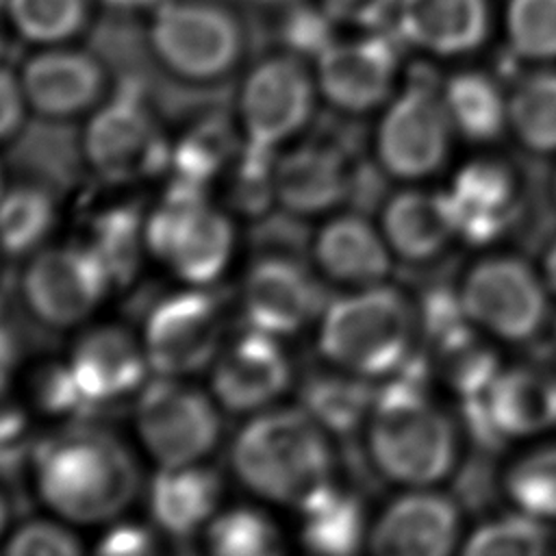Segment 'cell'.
I'll return each mask as SVG.
<instances>
[{"label":"cell","instance_id":"obj_1","mask_svg":"<svg viewBox=\"0 0 556 556\" xmlns=\"http://www.w3.org/2000/svg\"><path fill=\"white\" fill-rule=\"evenodd\" d=\"M35 486L61 519L104 523L137 497L139 469L115 434L93 426H72L37 447Z\"/></svg>","mask_w":556,"mask_h":556},{"label":"cell","instance_id":"obj_2","mask_svg":"<svg viewBox=\"0 0 556 556\" xmlns=\"http://www.w3.org/2000/svg\"><path fill=\"white\" fill-rule=\"evenodd\" d=\"M424 363L413 358L397 378L376 391L367 417V447L376 469L391 482L421 489L443 480L456 460L450 417L426 395Z\"/></svg>","mask_w":556,"mask_h":556},{"label":"cell","instance_id":"obj_3","mask_svg":"<svg viewBox=\"0 0 556 556\" xmlns=\"http://www.w3.org/2000/svg\"><path fill=\"white\" fill-rule=\"evenodd\" d=\"M230 463L243 486L285 506L300 508L332 484L328 430L304 408L252 417L232 441Z\"/></svg>","mask_w":556,"mask_h":556},{"label":"cell","instance_id":"obj_4","mask_svg":"<svg viewBox=\"0 0 556 556\" xmlns=\"http://www.w3.org/2000/svg\"><path fill=\"white\" fill-rule=\"evenodd\" d=\"M415 332L417 315L408 300L391 287L371 285L321 311L317 345L341 371L378 378L410 361Z\"/></svg>","mask_w":556,"mask_h":556},{"label":"cell","instance_id":"obj_5","mask_svg":"<svg viewBox=\"0 0 556 556\" xmlns=\"http://www.w3.org/2000/svg\"><path fill=\"white\" fill-rule=\"evenodd\" d=\"M232 245L228 217L208 204L204 185L185 178H176L146 222V248L191 285L215 280L226 269Z\"/></svg>","mask_w":556,"mask_h":556},{"label":"cell","instance_id":"obj_6","mask_svg":"<svg viewBox=\"0 0 556 556\" xmlns=\"http://www.w3.org/2000/svg\"><path fill=\"white\" fill-rule=\"evenodd\" d=\"M135 426L146 452L161 467L200 463L222 430L211 397L169 376H156L141 389Z\"/></svg>","mask_w":556,"mask_h":556},{"label":"cell","instance_id":"obj_7","mask_svg":"<svg viewBox=\"0 0 556 556\" xmlns=\"http://www.w3.org/2000/svg\"><path fill=\"white\" fill-rule=\"evenodd\" d=\"M150 41L161 63L187 80L219 78L241 54L237 22L226 11L193 0H163L154 7Z\"/></svg>","mask_w":556,"mask_h":556},{"label":"cell","instance_id":"obj_8","mask_svg":"<svg viewBox=\"0 0 556 556\" xmlns=\"http://www.w3.org/2000/svg\"><path fill=\"white\" fill-rule=\"evenodd\" d=\"M452 132L443 93L417 76L387 106L376 135V156L393 178H426L445 163Z\"/></svg>","mask_w":556,"mask_h":556},{"label":"cell","instance_id":"obj_9","mask_svg":"<svg viewBox=\"0 0 556 556\" xmlns=\"http://www.w3.org/2000/svg\"><path fill=\"white\" fill-rule=\"evenodd\" d=\"M534 269L515 256H489L476 263L460 285L467 321L506 341H526L547 315V293Z\"/></svg>","mask_w":556,"mask_h":556},{"label":"cell","instance_id":"obj_10","mask_svg":"<svg viewBox=\"0 0 556 556\" xmlns=\"http://www.w3.org/2000/svg\"><path fill=\"white\" fill-rule=\"evenodd\" d=\"M111 285L106 265L89 243L46 248L30 258L22 274L26 306L52 328H67L89 317Z\"/></svg>","mask_w":556,"mask_h":556},{"label":"cell","instance_id":"obj_11","mask_svg":"<svg viewBox=\"0 0 556 556\" xmlns=\"http://www.w3.org/2000/svg\"><path fill=\"white\" fill-rule=\"evenodd\" d=\"M83 148L91 169L111 182L156 174L172 159L156 119L135 91H119L89 119Z\"/></svg>","mask_w":556,"mask_h":556},{"label":"cell","instance_id":"obj_12","mask_svg":"<svg viewBox=\"0 0 556 556\" xmlns=\"http://www.w3.org/2000/svg\"><path fill=\"white\" fill-rule=\"evenodd\" d=\"M222 308L206 291L163 298L146 319L143 350L156 376L182 378L202 371L222 348Z\"/></svg>","mask_w":556,"mask_h":556},{"label":"cell","instance_id":"obj_13","mask_svg":"<svg viewBox=\"0 0 556 556\" xmlns=\"http://www.w3.org/2000/svg\"><path fill=\"white\" fill-rule=\"evenodd\" d=\"M313 113V80L291 56L258 63L245 78L239 115L245 141L276 148L300 132Z\"/></svg>","mask_w":556,"mask_h":556},{"label":"cell","instance_id":"obj_14","mask_svg":"<svg viewBox=\"0 0 556 556\" xmlns=\"http://www.w3.org/2000/svg\"><path fill=\"white\" fill-rule=\"evenodd\" d=\"M291 382V365L274 334L245 330L224 345L213 361L211 387L215 400L230 413H252L269 406Z\"/></svg>","mask_w":556,"mask_h":556},{"label":"cell","instance_id":"obj_15","mask_svg":"<svg viewBox=\"0 0 556 556\" xmlns=\"http://www.w3.org/2000/svg\"><path fill=\"white\" fill-rule=\"evenodd\" d=\"M397 46L382 35L330 43L317 54L321 96L345 113H365L382 104L393 87Z\"/></svg>","mask_w":556,"mask_h":556},{"label":"cell","instance_id":"obj_16","mask_svg":"<svg viewBox=\"0 0 556 556\" xmlns=\"http://www.w3.org/2000/svg\"><path fill=\"white\" fill-rule=\"evenodd\" d=\"M243 313L250 328L282 337L302 330L324 308L315 278L293 258L263 256L243 280Z\"/></svg>","mask_w":556,"mask_h":556},{"label":"cell","instance_id":"obj_17","mask_svg":"<svg viewBox=\"0 0 556 556\" xmlns=\"http://www.w3.org/2000/svg\"><path fill=\"white\" fill-rule=\"evenodd\" d=\"M460 532L456 504L421 486L393 500L367 532L378 556H445Z\"/></svg>","mask_w":556,"mask_h":556},{"label":"cell","instance_id":"obj_18","mask_svg":"<svg viewBox=\"0 0 556 556\" xmlns=\"http://www.w3.org/2000/svg\"><path fill=\"white\" fill-rule=\"evenodd\" d=\"M67 365L89 408L132 393L150 369L143 343L119 326L87 330Z\"/></svg>","mask_w":556,"mask_h":556},{"label":"cell","instance_id":"obj_19","mask_svg":"<svg viewBox=\"0 0 556 556\" xmlns=\"http://www.w3.org/2000/svg\"><path fill=\"white\" fill-rule=\"evenodd\" d=\"M26 102L50 119L89 111L104 91L102 67L85 52L43 50L28 59L20 76Z\"/></svg>","mask_w":556,"mask_h":556},{"label":"cell","instance_id":"obj_20","mask_svg":"<svg viewBox=\"0 0 556 556\" xmlns=\"http://www.w3.org/2000/svg\"><path fill=\"white\" fill-rule=\"evenodd\" d=\"M515 176L495 159L467 163L447 191L456 235L469 243L497 239L515 217Z\"/></svg>","mask_w":556,"mask_h":556},{"label":"cell","instance_id":"obj_21","mask_svg":"<svg viewBox=\"0 0 556 556\" xmlns=\"http://www.w3.org/2000/svg\"><path fill=\"white\" fill-rule=\"evenodd\" d=\"M348 193V159L330 143H304L276 161V202L287 213L315 215Z\"/></svg>","mask_w":556,"mask_h":556},{"label":"cell","instance_id":"obj_22","mask_svg":"<svg viewBox=\"0 0 556 556\" xmlns=\"http://www.w3.org/2000/svg\"><path fill=\"white\" fill-rule=\"evenodd\" d=\"M391 248L361 215H339L321 226L313 243L317 267L334 282L352 287L380 285L391 269Z\"/></svg>","mask_w":556,"mask_h":556},{"label":"cell","instance_id":"obj_23","mask_svg":"<svg viewBox=\"0 0 556 556\" xmlns=\"http://www.w3.org/2000/svg\"><path fill=\"white\" fill-rule=\"evenodd\" d=\"M389 248L404 261L434 258L456 235L447 191L404 189L389 198L380 226Z\"/></svg>","mask_w":556,"mask_h":556},{"label":"cell","instance_id":"obj_24","mask_svg":"<svg viewBox=\"0 0 556 556\" xmlns=\"http://www.w3.org/2000/svg\"><path fill=\"white\" fill-rule=\"evenodd\" d=\"M400 37L434 54H460L486 37L484 0H400Z\"/></svg>","mask_w":556,"mask_h":556},{"label":"cell","instance_id":"obj_25","mask_svg":"<svg viewBox=\"0 0 556 556\" xmlns=\"http://www.w3.org/2000/svg\"><path fill=\"white\" fill-rule=\"evenodd\" d=\"M222 480L208 467H161L148 491L150 515L163 532L182 539L213 519Z\"/></svg>","mask_w":556,"mask_h":556},{"label":"cell","instance_id":"obj_26","mask_svg":"<svg viewBox=\"0 0 556 556\" xmlns=\"http://www.w3.org/2000/svg\"><path fill=\"white\" fill-rule=\"evenodd\" d=\"M484 404L497 432L530 437L556 426V378L536 367H510L484 391Z\"/></svg>","mask_w":556,"mask_h":556},{"label":"cell","instance_id":"obj_27","mask_svg":"<svg viewBox=\"0 0 556 556\" xmlns=\"http://www.w3.org/2000/svg\"><path fill=\"white\" fill-rule=\"evenodd\" d=\"M300 510L304 517L302 543L315 554H354L367 539L358 500L332 484L313 495Z\"/></svg>","mask_w":556,"mask_h":556},{"label":"cell","instance_id":"obj_28","mask_svg":"<svg viewBox=\"0 0 556 556\" xmlns=\"http://www.w3.org/2000/svg\"><path fill=\"white\" fill-rule=\"evenodd\" d=\"M443 100L454 130L469 141H493L508 124V102L484 74L452 76L443 87Z\"/></svg>","mask_w":556,"mask_h":556},{"label":"cell","instance_id":"obj_29","mask_svg":"<svg viewBox=\"0 0 556 556\" xmlns=\"http://www.w3.org/2000/svg\"><path fill=\"white\" fill-rule=\"evenodd\" d=\"M304 410L321 424L328 432H352L363 419L369 417L376 391L367 384L365 376L334 374L315 376L304 387Z\"/></svg>","mask_w":556,"mask_h":556},{"label":"cell","instance_id":"obj_30","mask_svg":"<svg viewBox=\"0 0 556 556\" xmlns=\"http://www.w3.org/2000/svg\"><path fill=\"white\" fill-rule=\"evenodd\" d=\"M508 124L528 150L556 152V72H534L515 87Z\"/></svg>","mask_w":556,"mask_h":556},{"label":"cell","instance_id":"obj_31","mask_svg":"<svg viewBox=\"0 0 556 556\" xmlns=\"http://www.w3.org/2000/svg\"><path fill=\"white\" fill-rule=\"evenodd\" d=\"M106 265L113 285H126L139 269L141 245H146V224L135 206L104 211L91 224L89 243Z\"/></svg>","mask_w":556,"mask_h":556},{"label":"cell","instance_id":"obj_32","mask_svg":"<svg viewBox=\"0 0 556 556\" xmlns=\"http://www.w3.org/2000/svg\"><path fill=\"white\" fill-rule=\"evenodd\" d=\"M54 222L52 198L33 185H15L2 200V241L11 256L37 248Z\"/></svg>","mask_w":556,"mask_h":556},{"label":"cell","instance_id":"obj_33","mask_svg":"<svg viewBox=\"0 0 556 556\" xmlns=\"http://www.w3.org/2000/svg\"><path fill=\"white\" fill-rule=\"evenodd\" d=\"M206 547L219 556H267L278 552V532L261 510L237 506L211 519Z\"/></svg>","mask_w":556,"mask_h":556},{"label":"cell","instance_id":"obj_34","mask_svg":"<svg viewBox=\"0 0 556 556\" xmlns=\"http://www.w3.org/2000/svg\"><path fill=\"white\" fill-rule=\"evenodd\" d=\"M235 135L224 117H208L193 126L172 152V163L178 178L204 185L219 174L232 156Z\"/></svg>","mask_w":556,"mask_h":556},{"label":"cell","instance_id":"obj_35","mask_svg":"<svg viewBox=\"0 0 556 556\" xmlns=\"http://www.w3.org/2000/svg\"><path fill=\"white\" fill-rule=\"evenodd\" d=\"M541 521L523 510L486 521L467 536L463 552L469 556H539L549 543Z\"/></svg>","mask_w":556,"mask_h":556},{"label":"cell","instance_id":"obj_36","mask_svg":"<svg viewBox=\"0 0 556 556\" xmlns=\"http://www.w3.org/2000/svg\"><path fill=\"white\" fill-rule=\"evenodd\" d=\"M15 30L37 43L63 41L80 30L87 15L85 0H7Z\"/></svg>","mask_w":556,"mask_h":556},{"label":"cell","instance_id":"obj_37","mask_svg":"<svg viewBox=\"0 0 556 556\" xmlns=\"http://www.w3.org/2000/svg\"><path fill=\"white\" fill-rule=\"evenodd\" d=\"M510 500L528 515L556 519V445L530 452L506 473Z\"/></svg>","mask_w":556,"mask_h":556},{"label":"cell","instance_id":"obj_38","mask_svg":"<svg viewBox=\"0 0 556 556\" xmlns=\"http://www.w3.org/2000/svg\"><path fill=\"white\" fill-rule=\"evenodd\" d=\"M506 26L519 56H556V0H510Z\"/></svg>","mask_w":556,"mask_h":556},{"label":"cell","instance_id":"obj_39","mask_svg":"<svg viewBox=\"0 0 556 556\" xmlns=\"http://www.w3.org/2000/svg\"><path fill=\"white\" fill-rule=\"evenodd\" d=\"M276 161L274 148L245 141L232 178V202L239 211L258 215L276 200Z\"/></svg>","mask_w":556,"mask_h":556},{"label":"cell","instance_id":"obj_40","mask_svg":"<svg viewBox=\"0 0 556 556\" xmlns=\"http://www.w3.org/2000/svg\"><path fill=\"white\" fill-rule=\"evenodd\" d=\"M80 552L78 539L65 526L48 519L17 526L4 545L9 556H76Z\"/></svg>","mask_w":556,"mask_h":556},{"label":"cell","instance_id":"obj_41","mask_svg":"<svg viewBox=\"0 0 556 556\" xmlns=\"http://www.w3.org/2000/svg\"><path fill=\"white\" fill-rule=\"evenodd\" d=\"M35 397L50 413L89 410L70 365H48L35 376Z\"/></svg>","mask_w":556,"mask_h":556},{"label":"cell","instance_id":"obj_42","mask_svg":"<svg viewBox=\"0 0 556 556\" xmlns=\"http://www.w3.org/2000/svg\"><path fill=\"white\" fill-rule=\"evenodd\" d=\"M330 22H332V17L326 11L298 9L285 22V28H282L285 41L295 52L319 54L324 48H328L332 43Z\"/></svg>","mask_w":556,"mask_h":556},{"label":"cell","instance_id":"obj_43","mask_svg":"<svg viewBox=\"0 0 556 556\" xmlns=\"http://www.w3.org/2000/svg\"><path fill=\"white\" fill-rule=\"evenodd\" d=\"M400 0H321L332 22H345L363 28H376L397 11Z\"/></svg>","mask_w":556,"mask_h":556},{"label":"cell","instance_id":"obj_44","mask_svg":"<svg viewBox=\"0 0 556 556\" xmlns=\"http://www.w3.org/2000/svg\"><path fill=\"white\" fill-rule=\"evenodd\" d=\"M0 102H2V113H0V132L4 141H11V137L20 130L22 119H24V109L28 106L22 83L13 76L9 67L2 70L0 78Z\"/></svg>","mask_w":556,"mask_h":556},{"label":"cell","instance_id":"obj_45","mask_svg":"<svg viewBox=\"0 0 556 556\" xmlns=\"http://www.w3.org/2000/svg\"><path fill=\"white\" fill-rule=\"evenodd\" d=\"M100 554H148L152 552V536L132 523L113 526L98 543Z\"/></svg>","mask_w":556,"mask_h":556},{"label":"cell","instance_id":"obj_46","mask_svg":"<svg viewBox=\"0 0 556 556\" xmlns=\"http://www.w3.org/2000/svg\"><path fill=\"white\" fill-rule=\"evenodd\" d=\"M543 276H545L547 289L556 293V241L552 243V248L547 250V254L543 258Z\"/></svg>","mask_w":556,"mask_h":556},{"label":"cell","instance_id":"obj_47","mask_svg":"<svg viewBox=\"0 0 556 556\" xmlns=\"http://www.w3.org/2000/svg\"><path fill=\"white\" fill-rule=\"evenodd\" d=\"M104 4L113 9H124V11H135V9H148V7H159L163 0H102Z\"/></svg>","mask_w":556,"mask_h":556}]
</instances>
